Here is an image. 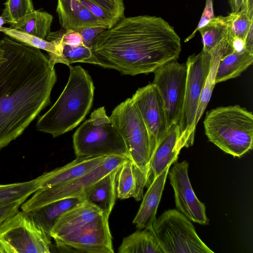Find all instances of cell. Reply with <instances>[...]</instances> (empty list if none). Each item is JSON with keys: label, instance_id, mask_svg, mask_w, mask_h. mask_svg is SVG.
I'll return each instance as SVG.
<instances>
[{"label": "cell", "instance_id": "cell-32", "mask_svg": "<svg viewBox=\"0 0 253 253\" xmlns=\"http://www.w3.org/2000/svg\"><path fill=\"white\" fill-rule=\"evenodd\" d=\"M57 43L60 45V56L58 63L68 66L77 62L92 63L91 48L84 44L75 46Z\"/></svg>", "mask_w": 253, "mask_h": 253}, {"label": "cell", "instance_id": "cell-35", "mask_svg": "<svg viewBox=\"0 0 253 253\" xmlns=\"http://www.w3.org/2000/svg\"><path fill=\"white\" fill-rule=\"evenodd\" d=\"M214 17L213 0H206L205 7L198 26L192 33L185 39L184 42H187L191 40L195 36L199 29L207 25Z\"/></svg>", "mask_w": 253, "mask_h": 253}, {"label": "cell", "instance_id": "cell-33", "mask_svg": "<svg viewBox=\"0 0 253 253\" xmlns=\"http://www.w3.org/2000/svg\"><path fill=\"white\" fill-rule=\"evenodd\" d=\"M232 18L230 23V32L233 37L245 40L250 26L253 23V17H250L244 11L231 12Z\"/></svg>", "mask_w": 253, "mask_h": 253}, {"label": "cell", "instance_id": "cell-26", "mask_svg": "<svg viewBox=\"0 0 253 253\" xmlns=\"http://www.w3.org/2000/svg\"><path fill=\"white\" fill-rule=\"evenodd\" d=\"M119 253H164L152 229L137 230L124 238Z\"/></svg>", "mask_w": 253, "mask_h": 253}, {"label": "cell", "instance_id": "cell-3", "mask_svg": "<svg viewBox=\"0 0 253 253\" xmlns=\"http://www.w3.org/2000/svg\"><path fill=\"white\" fill-rule=\"evenodd\" d=\"M67 83L52 106L37 123L39 131L58 137L78 126L89 112L94 86L88 72L81 66H69Z\"/></svg>", "mask_w": 253, "mask_h": 253}, {"label": "cell", "instance_id": "cell-11", "mask_svg": "<svg viewBox=\"0 0 253 253\" xmlns=\"http://www.w3.org/2000/svg\"><path fill=\"white\" fill-rule=\"evenodd\" d=\"M187 68L185 63L174 60L156 70L152 82L157 87L163 101L169 127L178 124L182 110Z\"/></svg>", "mask_w": 253, "mask_h": 253}, {"label": "cell", "instance_id": "cell-41", "mask_svg": "<svg viewBox=\"0 0 253 253\" xmlns=\"http://www.w3.org/2000/svg\"><path fill=\"white\" fill-rule=\"evenodd\" d=\"M0 253H11L9 248L0 240Z\"/></svg>", "mask_w": 253, "mask_h": 253}, {"label": "cell", "instance_id": "cell-42", "mask_svg": "<svg viewBox=\"0 0 253 253\" xmlns=\"http://www.w3.org/2000/svg\"><path fill=\"white\" fill-rule=\"evenodd\" d=\"M5 24H8V22L4 19L3 17L0 16V28L3 25Z\"/></svg>", "mask_w": 253, "mask_h": 253}, {"label": "cell", "instance_id": "cell-15", "mask_svg": "<svg viewBox=\"0 0 253 253\" xmlns=\"http://www.w3.org/2000/svg\"><path fill=\"white\" fill-rule=\"evenodd\" d=\"M183 147L179 140V126L173 124L168 128L151 157L145 184L147 188L157 176L177 161Z\"/></svg>", "mask_w": 253, "mask_h": 253}, {"label": "cell", "instance_id": "cell-38", "mask_svg": "<svg viewBox=\"0 0 253 253\" xmlns=\"http://www.w3.org/2000/svg\"><path fill=\"white\" fill-rule=\"evenodd\" d=\"M25 201H19L11 204L0 207V225L7 218L19 211L21 205Z\"/></svg>", "mask_w": 253, "mask_h": 253}, {"label": "cell", "instance_id": "cell-37", "mask_svg": "<svg viewBox=\"0 0 253 253\" xmlns=\"http://www.w3.org/2000/svg\"><path fill=\"white\" fill-rule=\"evenodd\" d=\"M231 12L244 11L250 17H253V0H228Z\"/></svg>", "mask_w": 253, "mask_h": 253}, {"label": "cell", "instance_id": "cell-39", "mask_svg": "<svg viewBox=\"0 0 253 253\" xmlns=\"http://www.w3.org/2000/svg\"><path fill=\"white\" fill-rule=\"evenodd\" d=\"M231 46L233 51L241 52L246 50L244 40L237 37H233L231 41Z\"/></svg>", "mask_w": 253, "mask_h": 253}, {"label": "cell", "instance_id": "cell-27", "mask_svg": "<svg viewBox=\"0 0 253 253\" xmlns=\"http://www.w3.org/2000/svg\"><path fill=\"white\" fill-rule=\"evenodd\" d=\"M231 13L227 16L214 17L205 26L199 29L203 44L202 50L211 53L217 45L230 33Z\"/></svg>", "mask_w": 253, "mask_h": 253}, {"label": "cell", "instance_id": "cell-14", "mask_svg": "<svg viewBox=\"0 0 253 253\" xmlns=\"http://www.w3.org/2000/svg\"><path fill=\"white\" fill-rule=\"evenodd\" d=\"M168 175L174 193L177 211L190 221L202 225L209 224L206 207L196 196L188 176L189 164L186 161H176Z\"/></svg>", "mask_w": 253, "mask_h": 253}, {"label": "cell", "instance_id": "cell-29", "mask_svg": "<svg viewBox=\"0 0 253 253\" xmlns=\"http://www.w3.org/2000/svg\"><path fill=\"white\" fill-rule=\"evenodd\" d=\"M0 30L5 35L17 41L46 51L48 53V59L52 65L54 66L56 63H58L60 56V45L56 42L48 41L10 27L2 26L0 28Z\"/></svg>", "mask_w": 253, "mask_h": 253}, {"label": "cell", "instance_id": "cell-44", "mask_svg": "<svg viewBox=\"0 0 253 253\" xmlns=\"http://www.w3.org/2000/svg\"></svg>", "mask_w": 253, "mask_h": 253}, {"label": "cell", "instance_id": "cell-9", "mask_svg": "<svg viewBox=\"0 0 253 253\" xmlns=\"http://www.w3.org/2000/svg\"><path fill=\"white\" fill-rule=\"evenodd\" d=\"M51 238L23 211H18L0 225V240L11 253H50Z\"/></svg>", "mask_w": 253, "mask_h": 253}, {"label": "cell", "instance_id": "cell-4", "mask_svg": "<svg viewBox=\"0 0 253 253\" xmlns=\"http://www.w3.org/2000/svg\"><path fill=\"white\" fill-rule=\"evenodd\" d=\"M209 140L226 153L240 157L253 147V115L239 105L207 112L204 121Z\"/></svg>", "mask_w": 253, "mask_h": 253}, {"label": "cell", "instance_id": "cell-17", "mask_svg": "<svg viewBox=\"0 0 253 253\" xmlns=\"http://www.w3.org/2000/svg\"><path fill=\"white\" fill-rule=\"evenodd\" d=\"M106 156L77 157L67 165L44 173L41 189L64 184L76 179L98 167Z\"/></svg>", "mask_w": 253, "mask_h": 253}, {"label": "cell", "instance_id": "cell-10", "mask_svg": "<svg viewBox=\"0 0 253 253\" xmlns=\"http://www.w3.org/2000/svg\"><path fill=\"white\" fill-rule=\"evenodd\" d=\"M129 159L126 156H107L98 167L84 175L64 184L37 191L21 205V209L28 212L58 200L81 195L87 188Z\"/></svg>", "mask_w": 253, "mask_h": 253}, {"label": "cell", "instance_id": "cell-12", "mask_svg": "<svg viewBox=\"0 0 253 253\" xmlns=\"http://www.w3.org/2000/svg\"><path fill=\"white\" fill-rule=\"evenodd\" d=\"M109 217L102 213L80 229L54 239L56 246H66L80 252L114 253Z\"/></svg>", "mask_w": 253, "mask_h": 253}, {"label": "cell", "instance_id": "cell-43", "mask_svg": "<svg viewBox=\"0 0 253 253\" xmlns=\"http://www.w3.org/2000/svg\"><path fill=\"white\" fill-rule=\"evenodd\" d=\"M4 54L3 50L0 47V57Z\"/></svg>", "mask_w": 253, "mask_h": 253}, {"label": "cell", "instance_id": "cell-23", "mask_svg": "<svg viewBox=\"0 0 253 253\" xmlns=\"http://www.w3.org/2000/svg\"><path fill=\"white\" fill-rule=\"evenodd\" d=\"M253 63V53L247 50L241 52L232 51L220 58L216 72V84L240 76Z\"/></svg>", "mask_w": 253, "mask_h": 253}, {"label": "cell", "instance_id": "cell-24", "mask_svg": "<svg viewBox=\"0 0 253 253\" xmlns=\"http://www.w3.org/2000/svg\"><path fill=\"white\" fill-rule=\"evenodd\" d=\"M230 39V34L223 40L211 53V66L199 99L195 120L196 126L207 108L216 84L215 75L219 60L224 54L232 51Z\"/></svg>", "mask_w": 253, "mask_h": 253}, {"label": "cell", "instance_id": "cell-2", "mask_svg": "<svg viewBox=\"0 0 253 253\" xmlns=\"http://www.w3.org/2000/svg\"><path fill=\"white\" fill-rule=\"evenodd\" d=\"M91 50L92 64L135 76L177 60L181 44L173 27L161 17L124 16L97 36Z\"/></svg>", "mask_w": 253, "mask_h": 253}, {"label": "cell", "instance_id": "cell-36", "mask_svg": "<svg viewBox=\"0 0 253 253\" xmlns=\"http://www.w3.org/2000/svg\"><path fill=\"white\" fill-rule=\"evenodd\" d=\"M104 26H94L82 28L77 31L81 35L84 43L90 47L97 36L105 29Z\"/></svg>", "mask_w": 253, "mask_h": 253}, {"label": "cell", "instance_id": "cell-28", "mask_svg": "<svg viewBox=\"0 0 253 253\" xmlns=\"http://www.w3.org/2000/svg\"><path fill=\"white\" fill-rule=\"evenodd\" d=\"M45 179L44 173L31 180L0 185V207L26 201L32 194L41 188Z\"/></svg>", "mask_w": 253, "mask_h": 253}, {"label": "cell", "instance_id": "cell-22", "mask_svg": "<svg viewBox=\"0 0 253 253\" xmlns=\"http://www.w3.org/2000/svg\"><path fill=\"white\" fill-rule=\"evenodd\" d=\"M84 202L81 195L58 200L26 212L50 237L51 230L57 220L66 212Z\"/></svg>", "mask_w": 253, "mask_h": 253}, {"label": "cell", "instance_id": "cell-5", "mask_svg": "<svg viewBox=\"0 0 253 253\" xmlns=\"http://www.w3.org/2000/svg\"><path fill=\"white\" fill-rule=\"evenodd\" d=\"M73 142L77 157L110 155L129 157L125 142L107 115L104 107L91 113L90 118L74 133Z\"/></svg>", "mask_w": 253, "mask_h": 253}, {"label": "cell", "instance_id": "cell-30", "mask_svg": "<svg viewBox=\"0 0 253 253\" xmlns=\"http://www.w3.org/2000/svg\"><path fill=\"white\" fill-rule=\"evenodd\" d=\"M53 19L46 11L35 10L11 28L45 39L50 32Z\"/></svg>", "mask_w": 253, "mask_h": 253}, {"label": "cell", "instance_id": "cell-31", "mask_svg": "<svg viewBox=\"0 0 253 253\" xmlns=\"http://www.w3.org/2000/svg\"><path fill=\"white\" fill-rule=\"evenodd\" d=\"M34 10L32 0H7L1 16L12 28Z\"/></svg>", "mask_w": 253, "mask_h": 253}, {"label": "cell", "instance_id": "cell-16", "mask_svg": "<svg viewBox=\"0 0 253 253\" xmlns=\"http://www.w3.org/2000/svg\"><path fill=\"white\" fill-rule=\"evenodd\" d=\"M56 12L62 28L78 30L107 25L95 16L79 0H57Z\"/></svg>", "mask_w": 253, "mask_h": 253}, {"label": "cell", "instance_id": "cell-25", "mask_svg": "<svg viewBox=\"0 0 253 253\" xmlns=\"http://www.w3.org/2000/svg\"><path fill=\"white\" fill-rule=\"evenodd\" d=\"M108 28L115 25L124 16L123 0H79Z\"/></svg>", "mask_w": 253, "mask_h": 253}, {"label": "cell", "instance_id": "cell-20", "mask_svg": "<svg viewBox=\"0 0 253 253\" xmlns=\"http://www.w3.org/2000/svg\"><path fill=\"white\" fill-rule=\"evenodd\" d=\"M118 169L94 183L82 194L85 202L96 207L108 216L113 210L117 198L116 178Z\"/></svg>", "mask_w": 253, "mask_h": 253}, {"label": "cell", "instance_id": "cell-21", "mask_svg": "<svg viewBox=\"0 0 253 253\" xmlns=\"http://www.w3.org/2000/svg\"><path fill=\"white\" fill-rule=\"evenodd\" d=\"M102 213L97 208L84 202L66 212L57 220L51 230L50 237L55 239L70 234Z\"/></svg>", "mask_w": 253, "mask_h": 253}, {"label": "cell", "instance_id": "cell-8", "mask_svg": "<svg viewBox=\"0 0 253 253\" xmlns=\"http://www.w3.org/2000/svg\"><path fill=\"white\" fill-rule=\"evenodd\" d=\"M211 62V53L202 50L198 54L190 55L186 62L187 73L184 99L178 124L179 140L184 147L191 146L194 143L196 112Z\"/></svg>", "mask_w": 253, "mask_h": 253}, {"label": "cell", "instance_id": "cell-6", "mask_svg": "<svg viewBox=\"0 0 253 253\" xmlns=\"http://www.w3.org/2000/svg\"><path fill=\"white\" fill-rule=\"evenodd\" d=\"M152 230L164 253H213L200 238L193 224L177 210L156 218Z\"/></svg>", "mask_w": 253, "mask_h": 253}, {"label": "cell", "instance_id": "cell-1", "mask_svg": "<svg viewBox=\"0 0 253 253\" xmlns=\"http://www.w3.org/2000/svg\"><path fill=\"white\" fill-rule=\"evenodd\" d=\"M0 150L20 136L50 103L54 66L40 49L6 35L0 40Z\"/></svg>", "mask_w": 253, "mask_h": 253}, {"label": "cell", "instance_id": "cell-7", "mask_svg": "<svg viewBox=\"0 0 253 253\" xmlns=\"http://www.w3.org/2000/svg\"><path fill=\"white\" fill-rule=\"evenodd\" d=\"M109 117L125 142L129 158L147 174L151 157L150 136L131 98L117 106Z\"/></svg>", "mask_w": 253, "mask_h": 253}, {"label": "cell", "instance_id": "cell-13", "mask_svg": "<svg viewBox=\"0 0 253 253\" xmlns=\"http://www.w3.org/2000/svg\"><path fill=\"white\" fill-rule=\"evenodd\" d=\"M131 99L148 130L152 156L169 128L163 99L157 86L152 83L138 88Z\"/></svg>", "mask_w": 253, "mask_h": 253}, {"label": "cell", "instance_id": "cell-34", "mask_svg": "<svg viewBox=\"0 0 253 253\" xmlns=\"http://www.w3.org/2000/svg\"><path fill=\"white\" fill-rule=\"evenodd\" d=\"M46 39L48 41H54L70 45L84 44L81 34L77 31L63 28L56 32H50Z\"/></svg>", "mask_w": 253, "mask_h": 253}, {"label": "cell", "instance_id": "cell-18", "mask_svg": "<svg viewBox=\"0 0 253 253\" xmlns=\"http://www.w3.org/2000/svg\"><path fill=\"white\" fill-rule=\"evenodd\" d=\"M146 178V172L130 159L126 161L119 168L117 171V197L122 200L133 198L137 201L141 200Z\"/></svg>", "mask_w": 253, "mask_h": 253}, {"label": "cell", "instance_id": "cell-40", "mask_svg": "<svg viewBox=\"0 0 253 253\" xmlns=\"http://www.w3.org/2000/svg\"><path fill=\"white\" fill-rule=\"evenodd\" d=\"M245 41L246 50L253 53V23L250 26Z\"/></svg>", "mask_w": 253, "mask_h": 253}, {"label": "cell", "instance_id": "cell-19", "mask_svg": "<svg viewBox=\"0 0 253 253\" xmlns=\"http://www.w3.org/2000/svg\"><path fill=\"white\" fill-rule=\"evenodd\" d=\"M169 169L170 167L167 168L156 177L143 197L141 204L132 221L138 230L152 229Z\"/></svg>", "mask_w": 253, "mask_h": 253}]
</instances>
